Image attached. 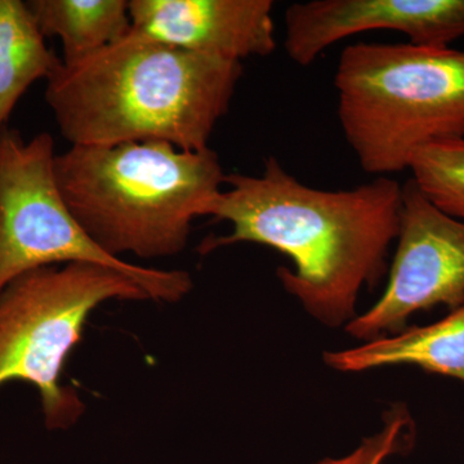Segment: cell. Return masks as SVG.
Instances as JSON below:
<instances>
[{
  "mask_svg": "<svg viewBox=\"0 0 464 464\" xmlns=\"http://www.w3.org/2000/svg\"><path fill=\"white\" fill-rule=\"evenodd\" d=\"M401 194V183L390 177L348 190L311 188L268 157L259 176H226L209 216L230 222L232 230L204 240L200 253L237 243L279 250L295 265L277 268L284 289L319 322L347 325L360 290L374 288L386 274Z\"/></svg>",
  "mask_w": 464,
  "mask_h": 464,
  "instance_id": "6da1fadb",
  "label": "cell"
},
{
  "mask_svg": "<svg viewBox=\"0 0 464 464\" xmlns=\"http://www.w3.org/2000/svg\"><path fill=\"white\" fill-rule=\"evenodd\" d=\"M243 72L240 61L179 50L132 27L84 60L61 63L45 102L72 146L160 141L200 151Z\"/></svg>",
  "mask_w": 464,
  "mask_h": 464,
  "instance_id": "7a4b0ae2",
  "label": "cell"
},
{
  "mask_svg": "<svg viewBox=\"0 0 464 464\" xmlns=\"http://www.w3.org/2000/svg\"><path fill=\"white\" fill-rule=\"evenodd\" d=\"M54 172L67 207L101 248L142 259L179 255L227 176L215 150L160 141L70 146L56 155Z\"/></svg>",
  "mask_w": 464,
  "mask_h": 464,
  "instance_id": "3957f363",
  "label": "cell"
},
{
  "mask_svg": "<svg viewBox=\"0 0 464 464\" xmlns=\"http://www.w3.org/2000/svg\"><path fill=\"white\" fill-rule=\"evenodd\" d=\"M334 87L342 132L365 173L404 172L423 149L464 139V51L355 43L341 52Z\"/></svg>",
  "mask_w": 464,
  "mask_h": 464,
  "instance_id": "277c9868",
  "label": "cell"
},
{
  "mask_svg": "<svg viewBox=\"0 0 464 464\" xmlns=\"http://www.w3.org/2000/svg\"><path fill=\"white\" fill-rule=\"evenodd\" d=\"M148 301L125 275L90 264L38 268L0 293V387H35L48 430H66L84 413L74 389L61 383L67 357L91 314L105 302Z\"/></svg>",
  "mask_w": 464,
  "mask_h": 464,
  "instance_id": "5b68a950",
  "label": "cell"
},
{
  "mask_svg": "<svg viewBox=\"0 0 464 464\" xmlns=\"http://www.w3.org/2000/svg\"><path fill=\"white\" fill-rule=\"evenodd\" d=\"M56 155L51 134L25 141L20 130L0 132V293L29 271L90 264L125 275L152 301L185 298L194 286L190 274L130 264L92 239L58 188Z\"/></svg>",
  "mask_w": 464,
  "mask_h": 464,
  "instance_id": "8992f818",
  "label": "cell"
},
{
  "mask_svg": "<svg viewBox=\"0 0 464 464\" xmlns=\"http://www.w3.org/2000/svg\"><path fill=\"white\" fill-rule=\"evenodd\" d=\"M398 248L380 301L346 325L348 334L377 340L404 331L417 311L464 302V222L427 199L413 179L402 185Z\"/></svg>",
  "mask_w": 464,
  "mask_h": 464,
  "instance_id": "52a82bcc",
  "label": "cell"
},
{
  "mask_svg": "<svg viewBox=\"0 0 464 464\" xmlns=\"http://www.w3.org/2000/svg\"><path fill=\"white\" fill-rule=\"evenodd\" d=\"M284 50L308 66L335 43L390 30L423 47H450L464 36V0H308L284 14Z\"/></svg>",
  "mask_w": 464,
  "mask_h": 464,
  "instance_id": "ba28073f",
  "label": "cell"
},
{
  "mask_svg": "<svg viewBox=\"0 0 464 464\" xmlns=\"http://www.w3.org/2000/svg\"><path fill=\"white\" fill-rule=\"evenodd\" d=\"M273 0H130L132 27L179 50L240 61L276 50Z\"/></svg>",
  "mask_w": 464,
  "mask_h": 464,
  "instance_id": "9c48e42d",
  "label": "cell"
},
{
  "mask_svg": "<svg viewBox=\"0 0 464 464\" xmlns=\"http://www.w3.org/2000/svg\"><path fill=\"white\" fill-rule=\"evenodd\" d=\"M324 360L332 369L347 373L391 365H414L464 382V302L431 325L405 328L392 337H380L362 346L325 353Z\"/></svg>",
  "mask_w": 464,
  "mask_h": 464,
  "instance_id": "30bf717a",
  "label": "cell"
},
{
  "mask_svg": "<svg viewBox=\"0 0 464 464\" xmlns=\"http://www.w3.org/2000/svg\"><path fill=\"white\" fill-rule=\"evenodd\" d=\"M44 38L63 43V63L84 60L132 29L127 0H29Z\"/></svg>",
  "mask_w": 464,
  "mask_h": 464,
  "instance_id": "8fae6325",
  "label": "cell"
},
{
  "mask_svg": "<svg viewBox=\"0 0 464 464\" xmlns=\"http://www.w3.org/2000/svg\"><path fill=\"white\" fill-rule=\"evenodd\" d=\"M61 63L27 3L0 0V132L26 91L41 79L47 81Z\"/></svg>",
  "mask_w": 464,
  "mask_h": 464,
  "instance_id": "7c38bea8",
  "label": "cell"
},
{
  "mask_svg": "<svg viewBox=\"0 0 464 464\" xmlns=\"http://www.w3.org/2000/svg\"><path fill=\"white\" fill-rule=\"evenodd\" d=\"M409 170L427 199L464 222V139L423 149Z\"/></svg>",
  "mask_w": 464,
  "mask_h": 464,
  "instance_id": "4fadbf2b",
  "label": "cell"
},
{
  "mask_svg": "<svg viewBox=\"0 0 464 464\" xmlns=\"http://www.w3.org/2000/svg\"><path fill=\"white\" fill-rule=\"evenodd\" d=\"M384 422V429L380 433L364 440L353 453L340 459H325L316 464H382L391 454L404 450L413 433V420L408 411L395 408Z\"/></svg>",
  "mask_w": 464,
  "mask_h": 464,
  "instance_id": "5bb4252c",
  "label": "cell"
}]
</instances>
